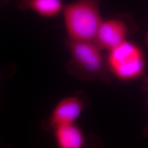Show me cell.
Masks as SVG:
<instances>
[{"label": "cell", "mask_w": 148, "mask_h": 148, "mask_svg": "<svg viewBox=\"0 0 148 148\" xmlns=\"http://www.w3.org/2000/svg\"><path fill=\"white\" fill-rule=\"evenodd\" d=\"M128 27L119 19L103 20L95 37V43L101 50L110 51L127 40Z\"/></svg>", "instance_id": "obj_5"}, {"label": "cell", "mask_w": 148, "mask_h": 148, "mask_svg": "<svg viewBox=\"0 0 148 148\" xmlns=\"http://www.w3.org/2000/svg\"><path fill=\"white\" fill-rule=\"evenodd\" d=\"M52 133L58 148H81L85 145L84 133L75 123L60 126Z\"/></svg>", "instance_id": "obj_6"}, {"label": "cell", "mask_w": 148, "mask_h": 148, "mask_svg": "<svg viewBox=\"0 0 148 148\" xmlns=\"http://www.w3.org/2000/svg\"><path fill=\"white\" fill-rule=\"evenodd\" d=\"M62 12L69 40L95 41L103 20L97 0H76L64 5Z\"/></svg>", "instance_id": "obj_2"}, {"label": "cell", "mask_w": 148, "mask_h": 148, "mask_svg": "<svg viewBox=\"0 0 148 148\" xmlns=\"http://www.w3.org/2000/svg\"><path fill=\"white\" fill-rule=\"evenodd\" d=\"M85 103L77 95L65 97L55 106L49 116L43 122L42 127L52 133L60 126L75 123L85 108Z\"/></svg>", "instance_id": "obj_4"}, {"label": "cell", "mask_w": 148, "mask_h": 148, "mask_svg": "<svg viewBox=\"0 0 148 148\" xmlns=\"http://www.w3.org/2000/svg\"><path fill=\"white\" fill-rule=\"evenodd\" d=\"M106 63L111 73L122 81L139 77L145 68L143 50L137 44L128 40L108 51Z\"/></svg>", "instance_id": "obj_3"}, {"label": "cell", "mask_w": 148, "mask_h": 148, "mask_svg": "<svg viewBox=\"0 0 148 148\" xmlns=\"http://www.w3.org/2000/svg\"><path fill=\"white\" fill-rule=\"evenodd\" d=\"M71 58L65 65L69 74L81 81L99 80L108 84L111 78L106 59L95 42L68 40Z\"/></svg>", "instance_id": "obj_1"}, {"label": "cell", "mask_w": 148, "mask_h": 148, "mask_svg": "<svg viewBox=\"0 0 148 148\" xmlns=\"http://www.w3.org/2000/svg\"></svg>", "instance_id": "obj_8"}, {"label": "cell", "mask_w": 148, "mask_h": 148, "mask_svg": "<svg viewBox=\"0 0 148 148\" xmlns=\"http://www.w3.org/2000/svg\"><path fill=\"white\" fill-rule=\"evenodd\" d=\"M19 4L22 8L31 10L47 18L58 16L64 7L62 0H20Z\"/></svg>", "instance_id": "obj_7"}]
</instances>
